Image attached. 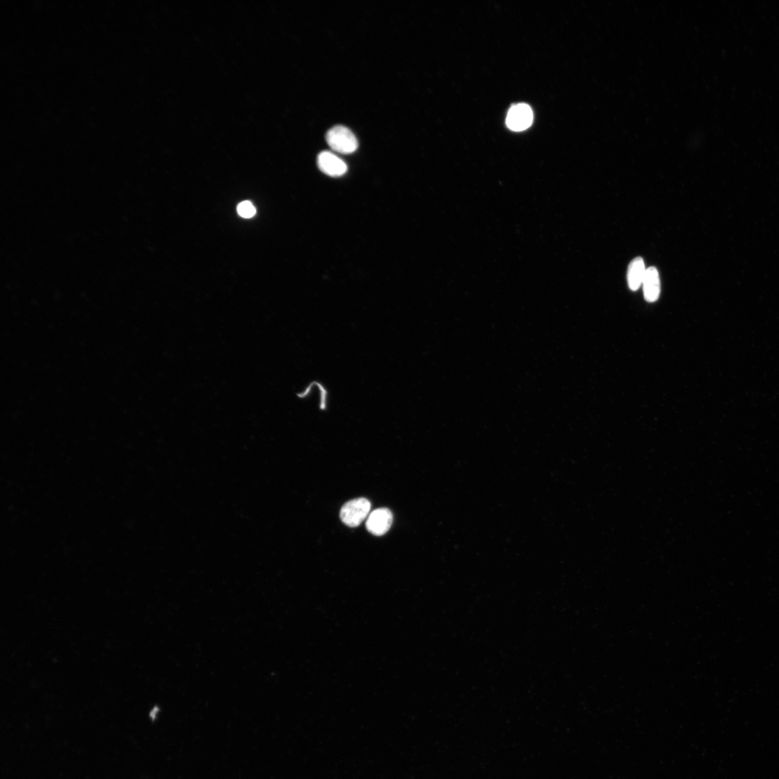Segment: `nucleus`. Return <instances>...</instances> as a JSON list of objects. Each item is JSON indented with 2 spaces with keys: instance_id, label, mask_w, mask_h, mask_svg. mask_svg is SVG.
Here are the masks:
<instances>
[{
  "instance_id": "nucleus-1",
  "label": "nucleus",
  "mask_w": 779,
  "mask_h": 779,
  "mask_svg": "<svg viewBox=\"0 0 779 779\" xmlns=\"http://www.w3.org/2000/svg\"><path fill=\"white\" fill-rule=\"evenodd\" d=\"M327 141L329 147L339 153L348 155L355 153L358 148L357 137L347 127L336 126L327 134Z\"/></svg>"
},
{
  "instance_id": "nucleus-2",
  "label": "nucleus",
  "mask_w": 779,
  "mask_h": 779,
  "mask_svg": "<svg viewBox=\"0 0 779 779\" xmlns=\"http://www.w3.org/2000/svg\"><path fill=\"white\" fill-rule=\"evenodd\" d=\"M371 503L365 498L353 500L346 503L340 512L342 522L348 527L359 526L370 514Z\"/></svg>"
},
{
  "instance_id": "nucleus-3",
  "label": "nucleus",
  "mask_w": 779,
  "mask_h": 779,
  "mask_svg": "<svg viewBox=\"0 0 779 779\" xmlns=\"http://www.w3.org/2000/svg\"><path fill=\"white\" fill-rule=\"evenodd\" d=\"M534 120V114L529 106L520 103L512 106L507 117V125L512 131H521L527 129Z\"/></svg>"
},
{
  "instance_id": "nucleus-4",
  "label": "nucleus",
  "mask_w": 779,
  "mask_h": 779,
  "mask_svg": "<svg viewBox=\"0 0 779 779\" xmlns=\"http://www.w3.org/2000/svg\"><path fill=\"white\" fill-rule=\"evenodd\" d=\"M393 523V514L387 508H379L372 512L366 522V527L374 536L385 535Z\"/></svg>"
},
{
  "instance_id": "nucleus-5",
  "label": "nucleus",
  "mask_w": 779,
  "mask_h": 779,
  "mask_svg": "<svg viewBox=\"0 0 779 779\" xmlns=\"http://www.w3.org/2000/svg\"><path fill=\"white\" fill-rule=\"evenodd\" d=\"M318 168L331 177H341L347 172L346 164L331 152L324 151L317 157Z\"/></svg>"
},
{
  "instance_id": "nucleus-6",
  "label": "nucleus",
  "mask_w": 779,
  "mask_h": 779,
  "mask_svg": "<svg viewBox=\"0 0 779 779\" xmlns=\"http://www.w3.org/2000/svg\"><path fill=\"white\" fill-rule=\"evenodd\" d=\"M643 286L645 300L650 303L657 300L660 294V280L655 267L647 269Z\"/></svg>"
},
{
  "instance_id": "nucleus-7",
  "label": "nucleus",
  "mask_w": 779,
  "mask_h": 779,
  "mask_svg": "<svg viewBox=\"0 0 779 779\" xmlns=\"http://www.w3.org/2000/svg\"><path fill=\"white\" fill-rule=\"evenodd\" d=\"M647 269L641 257L633 259L628 265L627 279L629 288L632 291H638L643 286Z\"/></svg>"
},
{
  "instance_id": "nucleus-8",
  "label": "nucleus",
  "mask_w": 779,
  "mask_h": 779,
  "mask_svg": "<svg viewBox=\"0 0 779 779\" xmlns=\"http://www.w3.org/2000/svg\"><path fill=\"white\" fill-rule=\"evenodd\" d=\"M238 214L244 218H252L256 215V208L250 201L241 202L238 206Z\"/></svg>"
}]
</instances>
